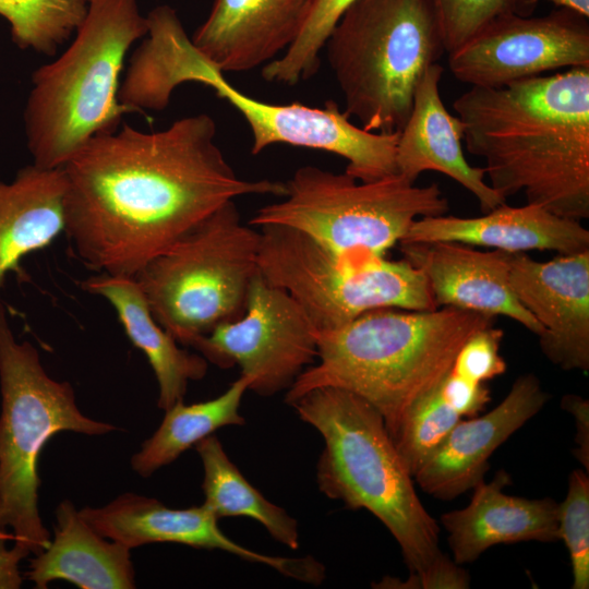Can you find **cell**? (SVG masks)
<instances>
[{
    "instance_id": "ffe728a7",
    "label": "cell",
    "mask_w": 589,
    "mask_h": 589,
    "mask_svg": "<svg viewBox=\"0 0 589 589\" xmlns=\"http://www.w3.org/2000/svg\"><path fill=\"white\" fill-rule=\"evenodd\" d=\"M400 242H456L508 253L538 250L572 254L589 250V230L581 221L539 205L503 203L478 217L444 214L418 218Z\"/></svg>"
},
{
    "instance_id": "1f68e13d",
    "label": "cell",
    "mask_w": 589,
    "mask_h": 589,
    "mask_svg": "<svg viewBox=\"0 0 589 589\" xmlns=\"http://www.w3.org/2000/svg\"><path fill=\"white\" fill-rule=\"evenodd\" d=\"M503 336V330L493 325L474 332L458 350L452 371L480 383L504 374L507 365L500 353Z\"/></svg>"
},
{
    "instance_id": "f546056e",
    "label": "cell",
    "mask_w": 589,
    "mask_h": 589,
    "mask_svg": "<svg viewBox=\"0 0 589 589\" xmlns=\"http://www.w3.org/2000/svg\"><path fill=\"white\" fill-rule=\"evenodd\" d=\"M558 536L569 553L573 588H589V477L575 469L568 477L567 493L557 505Z\"/></svg>"
},
{
    "instance_id": "30bf717a",
    "label": "cell",
    "mask_w": 589,
    "mask_h": 589,
    "mask_svg": "<svg viewBox=\"0 0 589 589\" xmlns=\"http://www.w3.org/2000/svg\"><path fill=\"white\" fill-rule=\"evenodd\" d=\"M260 228V273L288 292L317 330L375 309H437L423 273L404 259L338 254L286 226Z\"/></svg>"
},
{
    "instance_id": "9a60e30c",
    "label": "cell",
    "mask_w": 589,
    "mask_h": 589,
    "mask_svg": "<svg viewBox=\"0 0 589 589\" xmlns=\"http://www.w3.org/2000/svg\"><path fill=\"white\" fill-rule=\"evenodd\" d=\"M509 283L537 320L545 358L565 371L589 370V250L536 261L512 253Z\"/></svg>"
},
{
    "instance_id": "d4e9b609",
    "label": "cell",
    "mask_w": 589,
    "mask_h": 589,
    "mask_svg": "<svg viewBox=\"0 0 589 589\" xmlns=\"http://www.w3.org/2000/svg\"><path fill=\"white\" fill-rule=\"evenodd\" d=\"M251 383L249 376L240 375L213 399L191 405L180 400L166 409L158 429L132 456L133 470L141 477H149L218 429L244 424L239 408Z\"/></svg>"
},
{
    "instance_id": "836d02e7",
    "label": "cell",
    "mask_w": 589,
    "mask_h": 589,
    "mask_svg": "<svg viewBox=\"0 0 589 589\" xmlns=\"http://www.w3.org/2000/svg\"><path fill=\"white\" fill-rule=\"evenodd\" d=\"M561 407L574 417L576 448L573 454L589 472V401L581 396L566 394L561 400Z\"/></svg>"
},
{
    "instance_id": "52a82bcc",
    "label": "cell",
    "mask_w": 589,
    "mask_h": 589,
    "mask_svg": "<svg viewBox=\"0 0 589 589\" xmlns=\"http://www.w3.org/2000/svg\"><path fill=\"white\" fill-rule=\"evenodd\" d=\"M0 388V529L36 555L50 542L38 510L43 447L61 431L103 435L117 428L81 412L71 384L51 378L36 348L15 339L1 302Z\"/></svg>"
},
{
    "instance_id": "8992f818",
    "label": "cell",
    "mask_w": 589,
    "mask_h": 589,
    "mask_svg": "<svg viewBox=\"0 0 589 589\" xmlns=\"http://www.w3.org/2000/svg\"><path fill=\"white\" fill-rule=\"evenodd\" d=\"M324 48L344 112L378 133L402 129L420 80L445 52L433 0H354Z\"/></svg>"
},
{
    "instance_id": "d6a6232c",
    "label": "cell",
    "mask_w": 589,
    "mask_h": 589,
    "mask_svg": "<svg viewBox=\"0 0 589 589\" xmlns=\"http://www.w3.org/2000/svg\"><path fill=\"white\" fill-rule=\"evenodd\" d=\"M446 398L454 405L461 417H476L491 400L485 383L474 382L450 371L441 381Z\"/></svg>"
},
{
    "instance_id": "5b68a950",
    "label": "cell",
    "mask_w": 589,
    "mask_h": 589,
    "mask_svg": "<svg viewBox=\"0 0 589 589\" xmlns=\"http://www.w3.org/2000/svg\"><path fill=\"white\" fill-rule=\"evenodd\" d=\"M140 0H92L67 50L32 76L24 123L33 164L63 167L92 137L133 112L118 99L130 47L148 32Z\"/></svg>"
},
{
    "instance_id": "ac0fdd59",
    "label": "cell",
    "mask_w": 589,
    "mask_h": 589,
    "mask_svg": "<svg viewBox=\"0 0 589 589\" xmlns=\"http://www.w3.org/2000/svg\"><path fill=\"white\" fill-rule=\"evenodd\" d=\"M311 4L312 0H215L191 39L221 72L249 71L290 47Z\"/></svg>"
},
{
    "instance_id": "d590c367",
    "label": "cell",
    "mask_w": 589,
    "mask_h": 589,
    "mask_svg": "<svg viewBox=\"0 0 589 589\" xmlns=\"http://www.w3.org/2000/svg\"><path fill=\"white\" fill-rule=\"evenodd\" d=\"M540 1H548L557 8L567 9L589 17V0H513L514 12L525 15L532 11Z\"/></svg>"
},
{
    "instance_id": "cb8c5ba5",
    "label": "cell",
    "mask_w": 589,
    "mask_h": 589,
    "mask_svg": "<svg viewBox=\"0 0 589 589\" xmlns=\"http://www.w3.org/2000/svg\"><path fill=\"white\" fill-rule=\"evenodd\" d=\"M65 188L62 167L35 164L20 169L12 182L0 180V288L9 273L27 280L21 261L64 232Z\"/></svg>"
},
{
    "instance_id": "7c38bea8",
    "label": "cell",
    "mask_w": 589,
    "mask_h": 589,
    "mask_svg": "<svg viewBox=\"0 0 589 589\" xmlns=\"http://www.w3.org/2000/svg\"><path fill=\"white\" fill-rule=\"evenodd\" d=\"M191 82L209 86L242 115L252 133L253 155L273 144H288L341 156L348 163L345 172L359 181L397 173L399 132L366 131L353 124L333 100L318 108L254 99L235 88L203 53L194 64Z\"/></svg>"
},
{
    "instance_id": "4fadbf2b",
    "label": "cell",
    "mask_w": 589,
    "mask_h": 589,
    "mask_svg": "<svg viewBox=\"0 0 589 589\" xmlns=\"http://www.w3.org/2000/svg\"><path fill=\"white\" fill-rule=\"evenodd\" d=\"M589 17L558 8L543 16L500 15L448 52L462 83L494 87L589 65Z\"/></svg>"
},
{
    "instance_id": "484cf974",
    "label": "cell",
    "mask_w": 589,
    "mask_h": 589,
    "mask_svg": "<svg viewBox=\"0 0 589 589\" xmlns=\"http://www.w3.org/2000/svg\"><path fill=\"white\" fill-rule=\"evenodd\" d=\"M195 449L202 460L204 505L219 519L249 517L259 521L281 544L299 548L297 520L284 508L269 502L230 460L214 435L201 440Z\"/></svg>"
},
{
    "instance_id": "ba28073f",
    "label": "cell",
    "mask_w": 589,
    "mask_h": 589,
    "mask_svg": "<svg viewBox=\"0 0 589 589\" xmlns=\"http://www.w3.org/2000/svg\"><path fill=\"white\" fill-rule=\"evenodd\" d=\"M260 231L229 201L153 257L134 277L154 318L188 344L245 310L259 272Z\"/></svg>"
},
{
    "instance_id": "e0dca14e",
    "label": "cell",
    "mask_w": 589,
    "mask_h": 589,
    "mask_svg": "<svg viewBox=\"0 0 589 589\" xmlns=\"http://www.w3.org/2000/svg\"><path fill=\"white\" fill-rule=\"evenodd\" d=\"M399 250L404 260L423 273L437 308L502 315L537 336L542 332L510 287L512 253L479 251L456 242H400Z\"/></svg>"
},
{
    "instance_id": "83f0119b",
    "label": "cell",
    "mask_w": 589,
    "mask_h": 589,
    "mask_svg": "<svg viewBox=\"0 0 589 589\" xmlns=\"http://www.w3.org/2000/svg\"><path fill=\"white\" fill-rule=\"evenodd\" d=\"M461 419L441 382L407 409L393 441L412 477Z\"/></svg>"
},
{
    "instance_id": "603a6c76",
    "label": "cell",
    "mask_w": 589,
    "mask_h": 589,
    "mask_svg": "<svg viewBox=\"0 0 589 589\" xmlns=\"http://www.w3.org/2000/svg\"><path fill=\"white\" fill-rule=\"evenodd\" d=\"M83 290L105 298L116 310L130 341L147 358L158 383V408L166 410L183 400L190 381L203 378L207 360L178 346L154 318L146 297L134 277L98 273L81 281Z\"/></svg>"
},
{
    "instance_id": "8fae6325",
    "label": "cell",
    "mask_w": 589,
    "mask_h": 589,
    "mask_svg": "<svg viewBox=\"0 0 589 589\" xmlns=\"http://www.w3.org/2000/svg\"><path fill=\"white\" fill-rule=\"evenodd\" d=\"M316 330L296 300L259 271L242 315L188 346L219 368L238 365L252 380L249 389L272 396L288 390L315 362Z\"/></svg>"
},
{
    "instance_id": "e575fe53",
    "label": "cell",
    "mask_w": 589,
    "mask_h": 589,
    "mask_svg": "<svg viewBox=\"0 0 589 589\" xmlns=\"http://www.w3.org/2000/svg\"><path fill=\"white\" fill-rule=\"evenodd\" d=\"M9 541H14L13 533L9 530L0 529V589H16L21 587L20 562L31 554L16 544L9 548Z\"/></svg>"
},
{
    "instance_id": "f1b7e54d",
    "label": "cell",
    "mask_w": 589,
    "mask_h": 589,
    "mask_svg": "<svg viewBox=\"0 0 589 589\" xmlns=\"http://www.w3.org/2000/svg\"><path fill=\"white\" fill-rule=\"evenodd\" d=\"M354 0H312L306 21L290 47L266 63L262 76L272 83L296 85L313 76L321 64V52L342 12Z\"/></svg>"
},
{
    "instance_id": "6da1fadb",
    "label": "cell",
    "mask_w": 589,
    "mask_h": 589,
    "mask_svg": "<svg viewBox=\"0 0 589 589\" xmlns=\"http://www.w3.org/2000/svg\"><path fill=\"white\" fill-rule=\"evenodd\" d=\"M200 113L167 129L123 124L92 137L62 168L64 233L89 269L135 277L223 204L250 194L285 196L279 181L241 179Z\"/></svg>"
},
{
    "instance_id": "44dd1931",
    "label": "cell",
    "mask_w": 589,
    "mask_h": 589,
    "mask_svg": "<svg viewBox=\"0 0 589 589\" xmlns=\"http://www.w3.org/2000/svg\"><path fill=\"white\" fill-rule=\"evenodd\" d=\"M509 484V474L501 470L491 482L482 480L473 488L465 508L441 516L458 565L474 562L496 544L560 540L558 504L551 497L531 500L503 493Z\"/></svg>"
},
{
    "instance_id": "2e32d148",
    "label": "cell",
    "mask_w": 589,
    "mask_h": 589,
    "mask_svg": "<svg viewBox=\"0 0 589 589\" xmlns=\"http://www.w3.org/2000/svg\"><path fill=\"white\" fill-rule=\"evenodd\" d=\"M533 373L519 375L506 397L480 417L461 419L413 476L431 496L450 501L473 489L490 468L494 450L549 400Z\"/></svg>"
},
{
    "instance_id": "4dcf8cb0",
    "label": "cell",
    "mask_w": 589,
    "mask_h": 589,
    "mask_svg": "<svg viewBox=\"0 0 589 589\" xmlns=\"http://www.w3.org/2000/svg\"><path fill=\"white\" fill-rule=\"evenodd\" d=\"M448 53L493 19L515 13L513 0H433Z\"/></svg>"
},
{
    "instance_id": "5bb4252c",
    "label": "cell",
    "mask_w": 589,
    "mask_h": 589,
    "mask_svg": "<svg viewBox=\"0 0 589 589\" xmlns=\"http://www.w3.org/2000/svg\"><path fill=\"white\" fill-rule=\"evenodd\" d=\"M80 514L99 534L130 550L148 543H180L228 552L306 584H318L324 574L323 565L311 556H273L240 545L220 530L218 518L204 504L170 508L156 498L124 493L103 507H84Z\"/></svg>"
},
{
    "instance_id": "9c48e42d",
    "label": "cell",
    "mask_w": 589,
    "mask_h": 589,
    "mask_svg": "<svg viewBox=\"0 0 589 589\" xmlns=\"http://www.w3.org/2000/svg\"><path fill=\"white\" fill-rule=\"evenodd\" d=\"M283 201L260 208L250 225H280L338 254L384 256L421 217L444 215L436 183L416 185L395 173L359 181L315 166L297 169Z\"/></svg>"
},
{
    "instance_id": "277c9868",
    "label": "cell",
    "mask_w": 589,
    "mask_h": 589,
    "mask_svg": "<svg viewBox=\"0 0 589 589\" xmlns=\"http://www.w3.org/2000/svg\"><path fill=\"white\" fill-rule=\"evenodd\" d=\"M493 316L449 306L382 308L316 330L318 361L287 390L289 405L317 387H337L371 404L393 437L407 409L450 371L456 354Z\"/></svg>"
},
{
    "instance_id": "4316f807",
    "label": "cell",
    "mask_w": 589,
    "mask_h": 589,
    "mask_svg": "<svg viewBox=\"0 0 589 589\" xmlns=\"http://www.w3.org/2000/svg\"><path fill=\"white\" fill-rule=\"evenodd\" d=\"M92 0H0V16L21 49L52 56L85 19Z\"/></svg>"
},
{
    "instance_id": "3957f363",
    "label": "cell",
    "mask_w": 589,
    "mask_h": 589,
    "mask_svg": "<svg viewBox=\"0 0 589 589\" xmlns=\"http://www.w3.org/2000/svg\"><path fill=\"white\" fill-rule=\"evenodd\" d=\"M316 429L324 448L316 482L328 498L366 509L397 541L408 580L386 578V588L465 589L469 574L440 549V527L420 501L382 414L360 396L317 387L289 404Z\"/></svg>"
},
{
    "instance_id": "7402d4cb",
    "label": "cell",
    "mask_w": 589,
    "mask_h": 589,
    "mask_svg": "<svg viewBox=\"0 0 589 589\" xmlns=\"http://www.w3.org/2000/svg\"><path fill=\"white\" fill-rule=\"evenodd\" d=\"M105 539L64 500L56 509L53 539L29 561L26 577L37 589L56 579L82 589L135 588L130 549Z\"/></svg>"
},
{
    "instance_id": "7a4b0ae2",
    "label": "cell",
    "mask_w": 589,
    "mask_h": 589,
    "mask_svg": "<svg viewBox=\"0 0 589 589\" xmlns=\"http://www.w3.org/2000/svg\"><path fill=\"white\" fill-rule=\"evenodd\" d=\"M453 109L500 195L522 192L558 216L589 218V65L471 86Z\"/></svg>"
},
{
    "instance_id": "d6986e66",
    "label": "cell",
    "mask_w": 589,
    "mask_h": 589,
    "mask_svg": "<svg viewBox=\"0 0 589 589\" xmlns=\"http://www.w3.org/2000/svg\"><path fill=\"white\" fill-rule=\"evenodd\" d=\"M443 67L433 63L416 89L411 112L399 131L397 173L416 183L424 171L441 172L469 191L482 213L506 203L486 181L483 167H473L462 151L460 119L444 106L440 94Z\"/></svg>"
}]
</instances>
